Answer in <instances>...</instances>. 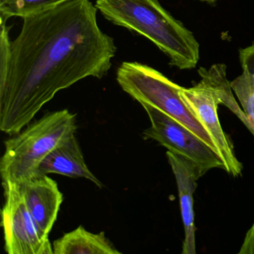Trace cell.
<instances>
[{
  "label": "cell",
  "instance_id": "obj_1",
  "mask_svg": "<svg viewBox=\"0 0 254 254\" xmlns=\"http://www.w3.org/2000/svg\"><path fill=\"white\" fill-rule=\"evenodd\" d=\"M97 11L90 0H69L23 18L0 76L2 132L17 134L58 92L108 73L117 47L99 28Z\"/></svg>",
  "mask_w": 254,
  "mask_h": 254
},
{
  "label": "cell",
  "instance_id": "obj_2",
  "mask_svg": "<svg viewBox=\"0 0 254 254\" xmlns=\"http://www.w3.org/2000/svg\"><path fill=\"white\" fill-rule=\"evenodd\" d=\"M96 7L108 21L154 43L169 58L171 66L189 69L197 65L198 43L158 0H97Z\"/></svg>",
  "mask_w": 254,
  "mask_h": 254
},
{
  "label": "cell",
  "instance_id": "obj_3",
  "mask_svg": "<svg viewBox=\"0 0 254 254\" xmlns=\"http://www.w3.org/2000/svg\"><path fill=\"white\" fill-rule=\"evenodd\" d=\"M76 117L68 110L47 113L5 142L0 161L2 183L23 184L37 176L44 159L77 130Z\"/></svg>",
  "mask_w": 254,
  "mask_h": 254
},
{
  "label": "cell",
  "instance_id": "obj_4",
  "mask_svg": "<svg viewBox=\"0 0 254 254\" xmlns=\"http://www.w3.org/2000/svg\"><path fill=\"white\" fill-rule=\"evenodd\" d=\"M200 82L190 88L181 87L180 96L183 102L210 136L224 165V171L233 177H239L243 170L233 145L221 127L218 115V105L223 104L244 123L251 131V126L243 110L239 106L226 75V66L212 65L209 69H198Z\"/></svg>",
  "mask_w": 254,
  "mask_h": 254
},
{
  "label": "cell",
  "instance_id": "obj_5",
  "mask_svg": "<svg viewBox=\"0 0 254 254\" xmlns=\"http://www.w3.org/2000/svg\"><path fill=\"white\" fill-rule=\"evenodd\" d=\"M117 80L121 88L139 104L146 103L163 111L216 151L207 132L183 102L181 86L151 66L137 62H123L117 69Z\"/></svg>",
  "mask_w": 254,
  "mask_h": 254
},
{
  "label": "cell",
  "instance_id": "obj_6",
  "mask_svg": "<svg viewBox=\"0 0 254 254\" xmlns=\"http://www.w3.org/2000/svg\"><path fill=\"white\" fill-rule=\"evenodd\" d=\"M148 114L151 126L142 133L145 139H153L168 151L179 154L194 163L198 176L224 165L219 154L197 135L157 108L141 103Z\"/></svg>",
  "mask_w": 254,
  "mask_h": 254
},
{
  "label": "cell",
  "instance_id": "obj_7",
  "mask_svg": "<svg viewBox=\"0 0 254 254\" xmlns=\"http://www.w3.org/2000/svg\"><path fill=\"white\" fill-rule=\"evenodd\" d=\"M5 203L1 212L5 252L8 254H53L49 236L41 232L23 197L20 185L2 183Z\"/></svg>",
  "mask_w": 254,
  "mask_h": 254
},
{
  "label": "cell",
  "instance_id": "obj_8",
  "mask_svg": "<svg viewBox=\"0 0 254 254\" xmlns=\"http://www.w3.org/2000/svg\"><path fill=\"white\" fill-rule=\"evenodd\" d=\"M168 162L176 180L181 206V217L184 227L183 254H195V231L194 224V196L200 178L197 168L192 162L185 157L168 151Z\"/></svg>",
  "mask_w": 254,
  "mask_h": 254
},
{
  "label": "cell",
  "instance_id": "obj_9",
  "mask_svg": "<svg viewBox=\"0 0 254 254\" xmlns=\"http://www.w3.org/2000/svg\"><path fill=\"white\" fill-rule=\"evenodd\" d=\"M20 185L35 222L44 235L50 236L64 200L57 182L45 175L34 177Z\"/></svg>",
  "mask_w": 254,
  "mask_h": 254
},
{
  "label": "cell",
  "instance_id": "obj_10",
  "mask_svg": "<svg viewBox=\"0 0 254 254\" xmlns=\"http://www.w3.org/2000/svg\"><path fill=\"white\" fill-rule=\"evenodd\" d=\"M58 174L72 178H85L102 188V184L92 173L84 160L75 135L52 151L40 165L37 176Z\"/></svg>",
  "mask_w": 254,
  "mask_h": 254
},
{
  "label": "cell",
  "instance_id": "obj_11",
  "mask_svg": "<svg viewBox=\"0 0 254 254\" xmlns=\"http://www.w3.org/2000/svg\"><path fill=\"white\" fill-rule=\"evenodd\" d=\"M54 254H120L104 232L93 233L79 226L55 241Z\"/></svg>",
  "mask_w": 254,
  "mask_h": 254
},
{
  "label": "cell",
  "instance_id": "obj_12",
  "mask_svg": "<svg viewBox=\"0 0 254 254\" xmlns=\"http://www.w3.org/2000/svg\"><path fill=\"white\" fill-rule=\"evenodd\" d=\"M67 1L69 0H0V19L7 21L12 17L24 18Z\"/></svg>",
  "mask_w": 254,
  "mask_h": 254
},
{
  "label": "cell",
  "instance_id": "obj_13",
  "mask_svg": "<svg viewBox=\"0 0 254 254\" xmlns=\"http://www.w3.org/2000/svg\"><path fill=\"white\" fill-rule=\"evenodd\" d=\"M230 87L242 105L254 136V75L248 70H243L240 76L230 82Z\"/></svg>",
  "mask_w": 254,
  "mask_h": 254
},
{
  "label": "cell",
  "instance_id": "obj_14",
  "mask_svg": "<svg viewBox=\"0 0 254 254\" xmlns=\"http://www.w3.org/2000/svg\"><path fill=\"white\" fill-rule=\"evenodd\" d=\"M239 59L243 70H248L254 75V44L239 50Z\"/></svg>",
  "mask_w": 254,
  "mask_h": 254
},
{
  "label": "cell",
  "instance_id": "obj_15",
  "mask_svg": "<svg viewBox=\"0 0 254 254\" xmlns=\"http://www.w3.org/2000/svg\"><path fill=\"white\" fill-rule=\"evenodd\" d=\"M239 254H254V224L247 233Z\"/></svg>",
  "mask_w": 254,
  "mask_h": 254
},
{
  "label": "cell",
  "instance_id": "obj_16",
  "mask_svg": "<svg viewBox=\"0 0 254 254\" xmlns=\"http://www.w3.org/2000/svg\"><path fill=\"white\" fill-rule=\"evenodd\" d=\"M200 1H206V2H215L216 0H200Z\"/></svg>",
  "mask_w": 254,
  "mask_h": 254
}]
</instances>
